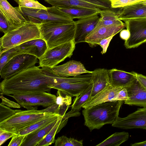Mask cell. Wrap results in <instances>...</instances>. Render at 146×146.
Listing matches in <instances>:
<instances>
[{"label": "cell", "instance_id": "d6a6232c", "mask_svg": "<svg viewBox=\"0 0 146 146\" xmlns=\"http://www.w3.org/2000/svg\"><path fill=\"white\" fill-rule=\"evenodd\" d=\"M55 146H83L82 140L78 141L64 135L58 137L55 140Z\"/></svg>", "mask_w": 146, "mask_h": 146}, {"label": "cell", "instance_id": "30bf717a", "mask_svg": "<svg viewBox=\"0 0 146 146\" xmlns=\"http://www.w3.org/2000/svg\"><path fill=\"white\" fill-rule=\"evenodd\" d=\"M123 21L129 33V37L124 43L126 48L137 47L146 42V17L126 19Z\"/></svg>", "mask_w": 146, "mask_h": 146}, {"label": "cell", "instance_id": "f1b7e54d", "mask_svg": "<svg viewBox=\"0 0 146 146\" xmlns=\"http://www.w3.org/2000/svg\"><path fill=\"white\" fill-rule=\"evenodd\" d=\"M59 114L54 113L32 124L21 131L18 135H26L46 126L57 119Z\"/></svg>", "mask_w": 146, "mask_h": 146}, {"label": "cell", "instance_id": "6da1fadb", "mask_svg": "<svg viewBox=\"0 0 146 146\" xmlns=\"http://www.w3.org/2000/svg\"><path fill=\"white\" fill-rule=\"evenodd\" d=\"M57 83L55 78L45 74L39 66H34L0 84V94L17 95L35 92H50Z\"/></svg>", "mask_w": 146, "mask_h": 146}, {"label": "cell", "instance_id": "f35d334b", "mask_svg": "<svg viewBox=\"0 0 146 146\" xmlns=\"http://www.w3.org/2000/svg\"><path fill=\"white\" fill-rule=\"evenodd\" d=\"M129 96L126 88H123L117 93L113 101H124L127 100Z\"/></svg>", "mask_w": 146, "mask_h": 146}, {"label": "cell", "instance_id": "4fadbf2b", "mask_svg": "<svg viewBox=\"0 0 146 146\" xmlns=\"http://www.w3.org/2000/svg\"><path fill=\"white\" fill-rule=\"evenodd\" d=\"M111 125L113 127L123 129H146V107L139 108L125 117H118Z\"/></svg>", "mask_w": 146, "mask_h": 146}, {"label": "cell", "instance_id": "f546056e", "mask_svg": "<svg viewBox=\"0 0 146 146\" xmlns=\"http://www.w3.org/2000/svg\"><path fill=\"white\" fill-rule=\"evenodd\" d=\"M129 133L125 131L112 134L96 146H119L128 140Z\"/></svg>", "mask_w": 146, "mask_h": 146}, {"label": "cell", "instance_id": "ab89813d", "mask_svg": "<svg viewBox=\"0 0 146 146\" xmlns=\"http://www.w3.org/2000/svg\"><path fill=\"white\" fill-rule=\"evenodd\" d=\"M0 29L1 32L5 34L10 32L9 24L4 17L0 13Z\"/></svg>", "mask_w": 146, "mask_h": 146}, {"label": "cell", "instance_id": "cb8c5ba5", "mask_svg": "<svg viewBox=\"0 0 146 146\" xmlns=\"http://www.w3.org/2000/svg\"><path fill=\"white\" fill-rule=\"evenodd\" d=\"M108 71V70L104 68H97L93 71L92 88L90 98L110 84Z\"/></svg>", "mask_w": 146, "mask_h": 146}, {"label": "cell", "instance_id": "277c9868", "mask_svg": "<svg viewBox=\"0 0 146 146\" xmlns=\"http://www.w3.org/2000/svg\"><path fill=\"white\" fill-rule=\"evenodd\" d=\"M54 113L46 112L43 110H20L0 122V129L17 135L32 124Z\"/></svg>", "mask_w": 146, "mask_h": 146}, {"label": "cell", "instance_id": "4316f807", "mask_svg": "<svg viewBox=\"0 0 146 146\" xmlns=\"http://www.w3.org/2000/svg\"><path fill=\"white\" fill-rule=\"evenodd\" d=\"M58 8L73 19L85 18L99 14L98 11L82 7H73L63 9Z\"/></svg>", "mask_w": 146, "mask_h": 146}, {"label": "cell", "instance_id": "bcb514c9", "mask_svg": "<svg viewBox=\"0 0 146 146\" xmlns=\"http://www.w3.org/2000/svg\"><path fill=\"white\" fill-rule=\"evenodd\" d=\"M143 3L146 5V1L143 2Z\"/></svg>", "mask_w": 146, "mask_h": 146}, {"label": "cell", "instance_id": "b9f144b4", "mask_svg": "<svg viewBox=\"0 0 146 146\" xmlns=\"http://www.w3.org/2000/svg\"><path fill=\"white\" fill-rule=\"evenodd\" d=\"M14 135L10 132L0 129V145L3 144L7 140L12 137Z\"/></svg>", "mask_w": 146, "mask_h": 146}, {"label": "cell", "instance_id": "4dcf8cb0", "mask_svg": "<svg viewBox=\"0 0 146 146\" xmlns=\"http://www.w3.org/2000/svg\"><path fill=\"white\" fill-rule=\"evenodd\" d=\"M92 83L90 84L88 87L83 92L79 94L74 100L71 106V109L79 111L83 105L90 99L92 90Z\"/></svg>", "mask_w": 146, "mask_h": 146}, {"label": "cell", "instance_id": "7c38bea8", "mask_svg": "<svg viewBox=\"0 0 146 146\" xmlns=\"http://www.w3.org/2000/svg\"><path fill=\"white\" fill-rule=\"evenodd\" d=\"M52 6L58 8L73 7L92 9L99 12L102 10L111 9L109 0H44Z\"/></svg>", "mask_w": 146, "mask_h": 146}, {"label": "cell", "instance_id": "603a6c76", "mask_svg": "<svg viewBox=\"0 0 146 146\" xmlns=\"http://www.w3.org/2000/svg\"><path fill=\"white\" fill-rule=\"evenodd\" d=\"M76 113L71 110L63 116L59 115L58 120L54 126L52 128L45 137L36 146H47L54 143L55 141L56 135L59 133L61 129L66 124L68 118L75 117Z\"/></svg>", "mask_w": 146, "mask_h": 146}, {"label": "cell", "instance_id": "836d02e7", "mask_svg": "<svg viewBox=\"0 0 146 146\" xmlns=\"http://www.w3.org/2000/svg\"><path fill=\"white\" fill-rule=\"evenodd\" d=\"M19 5V7L47 10L46 7L34 0H14Z\"/></svg>", "mask_w": 146, "mask_h": 146}, {"label": "cell", "instance_id": "7a4b0ae2", "mask_svg": "<svg viewBox=\"0 0 146 146\" xmlns=\"http://www.w3.org/2000/svg\"><path fill=\"white\" fill-rule=\"evenodd\" d=\"M123 101L108 102L84 109V125L91 131L107 124H112L118 117Z\"/></svg>", "mask_w": 146, "mask_h": 146}, {"label": "cell", "instance_id": "8fae6325", "mask_svg": "<svg viewBox=\"0 0 146 146\" xmlns=\"http://www.w3.org/2000/svg\"><path fill=\"white\" fill-rule=\"evenodd\" d=\"M35 56L25 54H18L7 62L0 70L1 78L3 79L12 76L35 66L39 62Z\"/></svg>", "mask_w": 146, "mask_h": 146}, {"label": "cell", "instance_id": "8992f818", "mask_svg": "<svg viewBox=\"0 0 146 146\" xmlns=\"http://www.w3.org/2000/svg\"><path fill=\"white\" fill-rule=\"evenodd\" d=\"M15 8L27 21L38 24L52 21L59 22L67 24L74 22L70 17L54 6L47 7V10L19 6Z\"/></svg>", "mask_w": 146, "mask_h": 146}, {"label": "cell", "instance_id": "7dc6e473", "mask_svg": "<svg viewBox=\"0 0 146 146\" xmlns=\"http://www.w3.org/2000/svg\"><path fill=\"white\" fill-rule=\"evenodd\" d=\"M35 0V1H37V0Z\"/></svg>", "mask_w": 146, "mask_h": 146}, {"label": "cell", "instance_id": "ffe728a7", "mask_svg": "<svg viewBox=\"0 0 146 146\" xmlns=\"http://www.w3.org/2000/svg\"><path fill=\"white\" fill-rule=\"evenodd\" d=\"M123 88L113 86L111 84L90 98L82 107L84 109L90 108L97 104L113 101L118 92Z\"/></svg>", "mask_w": 146, "mask_h": 146}, {"label": "cell", "instance_id": "5b68a950", "mask_svg": "<svg viewBox=\"0 0 146 146\" xmlns=\"http://www.w3.org/2000/svg\"><path fill=\"white\" fill-rule=\"evenodd\" d=\"M41 38L38 24L27 21L21 27L4 34L0 39V52L27 41Z\"/></svg>", "mask_w": 146, "mask_h": 146}, {"label": "cell", "instance_id": "7bdbcfd3", "mask_svg": "<svg viewBox=\"0 0 146 146\" xmlns=\"http://www.w3.org/2000/svg\"><path fill=\"white\" fill-rule=\"evenodd\" d=\"M136 78L141 85L146 89V76L136 73Z\"/></svg>", "mask_w": 146, "mask_h": 146}, {"label": "cell", "instance_id": "60d3db41", "mask_svg": "<svg viewBox=\"0 0 146 146\" xmlns=\"http://www.w3.org/2000/svg\"><path fill=\"white\" fill-rule=\"evenodd\" d=\"M115 35H113L100 41L98 44L102 48L101 53L103 54L105 53L109 46L110 43Z\"/></svg>", "mask_w": 146, "mask_h": 146}, {"label": "cell", "instance_id": "e575fe53", "mask_svg": "<svg viewBox=\"0 0 146 146\" xmlns=\"http://www.w3.org/2000/svg\"><path fill=\"white\" fill-rule=\"evenodd\" d=\"M111 8L114 9L123 7L135 3L143 2L146 0H109Z\"/></svg>", "mask_w": 146, "mask_h": 146}, {"label": "cell", "instance_id": "d6986e66", "mask_svg": "<svg viewBox=\"0 0 146 146\" xmlns=\"http://www.w3.org/2000/svg\"><path fill=\"white\" fill-rule=\"evenodd\" d=\"M110 84L117 87L127 88L130 86L136 79V73L128 72L116 68L108 70Z\"/></svg>", "mask_w": 146, "mask_h": 146}, {"label": "cell", "instance_id": "ee69618b", "mask_svg": "<svg viewBox=\"0 0 146 146\" xmlns=\"http://www.w3.org/2000/svg\"><path fill=\"white\" fill-rule=\"evenodd\" d=\"M129 33L127 29L122 30L121 31L120 36L121 38L125 40H126L129 37Z\"/></svg>", "mask_w": 146, "mask_h": 146}, {"label": "cell", "instance_id": "7402d4cb", "mask_svg": "<svg viewBox=\"0 0 146 146\" xmlns=\"http://www.w3.org/2000/svg\"><path fill=\"white\" fill-rule=\"evenodd\" d=\"M143 2L120 8L116 12L118 19L123 21L126 19L146 17V5Z\"/></svg>", "mask_w": 146, "mask_h": 146}, {"label": "cell", "instance_id": "8d00e7d4", "mask_svg": "<svg viewBox=\"0 0 146 146\" xmlns=\"http://www.w3.org/2000/svg\"><path fill=\"white\" fill-rule=\"evenodd\" d=\"M25 135H15L12 138L8 146H21Z\"/></svg>", "mask_w": 146, "mask_h": 146}, {"label": "cell", "instance_id": "e0dca14e", "mask_svg": "<svg viewBox=\"0 0 146 146\" xmlns=\"http://www.w3.org/2000/svg\"><path fill=\"white\" fill-rule=\"evenodd\" d=\"M50 69L54 74L62 78L74 77L85 73L92 74L93 72L87 70L80 62L73 60Z\"/></svg>", "mask_w": 146, "mask_h": 146}, {"label": "cell", "instance_id": "f6af8a7d", "mask_svg": "<svg viewBox=\"0 0 146 146\" xmlns=\"http://www.w3.org/2000/svg\"><path fill=\"white\" fill-rule=\"evenodd\" d=\"M131 146H146V140L142 142L135 143L131 144Z\"/></svg>", "mask_w": 146, "mask_h": 146}, {"label": "cell", "instance_id": "74e56055", "mask_svg": "<svg viewBox=\"0 0 146 146\" xmlns=\"http://www.w3.org/2000/svg\"><path fill=\"white\" fill-rule=\"evenodd\" d=\"M3 95L0 94V97L2 100L0 104L9 108H21V105L18 103L9 100L4 97Z\"/></svg>", "mask_w": 146, "mask_h": 146}, {"label": "cell", "instance_id": "ac0fdd59", "mask_svg": "<svg viewBox=\"0 0 146 146\" xmlns=\"http://www.w3.org/2000/svg\"><path fill=\"white\" fill-rule=\"evenodd\" d=\"M126 88L129 99L124 101L125 104L146 107V89L141 85L137 79Z\"/></svg>", "mask_w": 146, "mask_h": 146}, {"label": "cell", "instance_id": "3957f363", "mask_svg": "<svg viewBox=\"0 0 146 146\" xmlns=\"http://www.w3.org/2000/svg\"><path fill=\"white\" fill-rule=\"evenodd\" d=\"M41 38L46 42L48 49L71 41L74 39V21L70 23L52 21L38 24Z\"/></svg>", "mask_w": 146, "mask_h": 146}, {"label": "cell", "instance_id": "ba28073f", "mask_svg": "<svg viewBox=\"0 0 146 146\" xmlns=\"http://www.w3.org/2000/svg\"><path fill=\"white\" fill-rule=\"evenodd\" d=\"M74 40L48 49L39 59L40 67L52 69L72 55L75 47Z\"/></svg>", "mask_w": 146, "mask_h": 146}, {"label": "cell", "instance_id": "d590c367", "mask_svg": "<svg viewBox=\"0 0 146 146\" xmlns=\"http://www.w3.org/2000/svg\"><path fill=\"white\" fill-rule=\"evenodd\" d=\"M20 110H13L10 108L0 104V122L10 117Z\"/></svg>", "mask_w": 146, "mask_h": 146}, {"label": "cell", "instance_id": "9c48e42d", "mask_svg": "<svg viewBox=\"0 0 146 146\" xmlns=\"http://www.w3.org/2000/svg\"><path fill=\"white\" fill-rule=\"evenodd\" d=\"M27 110L37 109L38 106L48 107L56 103V96L50 93L42 92L26 94L8 95Z\"/></svg>", "mask_w": 146, "mask_h": 146}, {"label": "cell", "instance_id": "44dd1931", "mask_svg": "<svg viewBox=\"0 0 146 146\" xmlns=\"http://www.w3.org/2000/svg\"><path fill=\"white\" fill-rule=\"evenodd\" d=\"M16 46L22 54L35 56L39 60L48 48L46 42L41 38L31 40Z\"/></svg>", "mask_w": 146, "mask_h": 146}, {"label": "cell", "instance_id": "52a82bcc", "mask_svg": "<svg viewBox=\"0 0 146 146\" xmlns=\"http://www.w3.org/2000/svg\"><path fill=\"white\" fill-rule=\"evenodd\" d=\"M47 75L54 76L57 80L52 88L67 93L72 97L76 96L86 90L92 82V74L80 75L71 78H62L54 74L50 68H42Z\"/></svg>", "mask_w": 146, "mask_h": 146}, {"label": "cell", "instance_id": "9a60e30c", "mask_svg": "<svg viewBox=\"0 0 146 146\" xmlns=\"http://www.w3.org/2000/svg\"><path fill=\"white\" fill-rule=\"evenodd\" d=\"M99 14L74 21L75 29L74 40L76 44L85 42L86 37L94 29L99 20Z\"/></svg>", "mask_w": 146, "mask_h": 146}, {"label": "cell", "instance_id": "484cf974", "mask_svg": "<svg viewBox=\"0 0 146 146\" xmlns=\"http://www.w3.org/2000/svg\"><path fill=\"white\" fill-rule=\"evenodd\" d=\"M100 16L99 20L94 29L100 27L116 25L124 23L118 19L116 13L111 9L101 11L99 12Z\"/></svg>", "mask_w": 146, "mask_h": 146}, {"label": "cell", "instance_id": "5bb4252c", "mask_svg": "<svg viewBox=\"0 0 146 146\" xmlns=\"http://www.w3.org/2000/svg\"><path fill=\"white\" fill-rule=\"evenodd\" d=\"M0 13L7 21L10 32L21 27L27 21L23 15L7 0H0Z\"/></svg>", "mask_w": 146, "mask_h": 146}, {"label": "cell", "instance_id": "2e32d148", "mask_svg": "<svg viewBox=\"0 0 146 146\" xmlns=\"http://www.w3.org/2000/svg\"><path fill=\"white\" fill-rule=\"evenodd\" d=\"M125 27L123 24L102 26L94 29L87 36L85 42L92 47L96 46L101 40L113 35H115Z\"/></svg>", "mask_w": 146, "mask_h": 146}, {"label": "cell", "instance_id": "1f68e13d", "mask_svg": "<svg viewBox=\"0 0 146 146\" xmlns=\"http://www.w3.org/2000/svg\"><path fill=\"white\" fill-rule=\"evenodd\" d=\"M22 53L16 46L5 51L0 52V70L9 60L16 56Z\"/></svg>", "mask_w": 146, "mask_h": 146}, {"label": "cell", "instance_id": "d4e9b609", "mask_svg": "<svg viewBox=\"0 0 146 146\" xmlns=\"http://www.w3.org/2000/svg\"><path fill=\"white\" fill-rule=\"evenodd\" d=\"M58 117L57 119L46 126L25 135L21 146H36L45 137L54 126Z\"/></svg>", "mask_w": 146, "mask_h": 146}, {"label": "cell", "instance_id": "83f0119b", "mask_svg": "<svg viewBox=\"0 0 146 146\" xmlns=\"http://www.w3.org/2000/svg\"><path fill=\"white\" fill-rule=\"evenodd\" d=\"M72 97L66 92L58 90L55 103L58 106L57 114L62 116L66 114L71 104Z\"/></svg>", "mask_w": 146, "mask_h": 146}]
</instances>
